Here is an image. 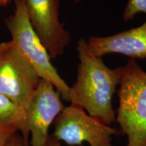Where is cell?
Returning <instances> with one entry per match:
<instances>
[{"mask_svg":"<svg viewBox=\"0 0 146 146\" xmlns=\"http://www.w3.org/2000/svg\"><path fill=\"white\" fill-rule=\"evenodd\" d=\"M76 50L80 63L76 81L70 87V102L110 125L116 121L112 98L120 83L121 67H108L102 58L91 53L84 38L78 41Z\"/></svg>","mask_w":146,"mask_h":146,"instance_id":"6da1fadb","label":"cell"},{"mask_svg":"<svg viewBox=\"0 0 146 146\" xmlns=\"http://www.w3.org/2000/svg\"><path fill=\"white\" fill-rule=\"evenodd\" d=\"M116 121L125 135V146H146V72L131 59L121 67Z\"/></svg>","mask_w":146,"mask_h":146,"instance_id":"7a4b0ae2","label":"cell"},{"mask_svg":"<svg viewBox=\"0 0 146 146\" xmlns=\"http://www.w3.org/2000/svg\"><path fill=\"white\" fill-rule=\"evenodd\" d=\"M13 14L5 19L12 41L25 56L40 79L50 82L63 100L70 102V87L52 64L48 51L31 26L23 0H14Z\"/></svg>","mask_w":146,"mask_h":146,"instance_id":"3957f363","label":"cell"},{"mask_svg":"<svg viewBox=\"0 0 146 146\" xmlns=\"http://www.w3.org/2000/svg\"><path fill=\"white\" fill-rule=\"evenodd\" d=\"M117 130L87 114L81 108L70 104L65 106L54 123L52 136L69 145L114 146L113 135Z\"/></svg>","mask_w":146,"mask_h":146,"instance_id":"277c9868","label":"cell"},{"mask_svg":"<svg viewBox=\"0 0 146 146\" xmlns=\"http://www.w3.org/2000/svg\"><path fill=\"white\" fill-rule=\"evenodd\" d=\"M39 81L12 40L0 43V94L24 108Z\"/></svg>","mask_w":146,"mask_h":146,"instance_id":"5b68a950","label":"cell"},{"mask_svg":"<svg viewBox=\"0 0 146 146\" xmlns=\"http://www.w3.org/2000/svg\"><path fill=\"white\" fill-rule=\"evenodd\" d=\"M65 108L60 93L50 82L40 79L24 110L27 137L31 146H46L49 130Z\"/></svg>","mask_w":146,"mask_h":146,"instance_id":"8992f818","label":"cell"},{"mask_svg":"<svg viewBox=\"0 0 146 146\" xmlns=\"http://www.w3.org/2000/svg\"><path fill=\"white\" fill-rule=\"evenodd\" d=\"M31 26L52 59L62 55L71 35L59 18L60 0H23Z\"/></svg>","mask_w":146,"mask_h":146,"instance_id":"52a82bcc","label":"cell"},{"mask_svg":"<svg viewBox=\"0 0 146 146\" xmlns=\"http://www.w3.org/2000/svg\"><path fill=\"white\" fill-rule=\"evenodd\" d=\"M91 53L102 58L120 54L135 60L146 58V21L141 26L107 36H92L87 41Z\"/></svg>","mask_w":146,"mask_h":146,"instance_id":"ba28073f","label":"cell"},{"mask_svg":"<svg viewBox=\"0 0 146 146\" xmlns=\"http://www.w3.org/2000/svg\"><path fill=\"white\" fill-rule=\"evenodd\" d=\"M21 133L27 145L25 110L0 94V146L5 145L12 137Z\"/></svg>","mask_w":146,"mask_h":146,"instance_id":"9c48e42d","label":"cell"},{"mask_svg":"<svg viewBox=\"0 0 146 146\" xmlns=\"http://www.w3.org/2000/svg\"><path fill=\"white\" fill-rule=\"evenodd\" d=\"M141 12L146 14V0H129L124 11L123 19L130 21Z\"/></svg>","mask_w":146,"mask_h":146,"instance_id":"30bf717a","label":"cell"},{"mask_svg":"<svg viewBox=\"0 0 146 146\" xmlns=\"http://www.w3.org/2000/svg\"><path fill=\"white\" fill-rule=\"evenodd\" d=\"M4 146H29L24 141L21 133H17Z\"/></svg>","mask_w":146,"mask_h":146,"instance_id":"8fae6325","label":"cell"},{"mask_svg":"<svg viewBox=\"0 0 146 146\" xmlns=\"http://www.w3.org/2000/svg\"><path fill=\"white\" fill-rule=\"evenodd\" d=\"M46 146H62L61 145V142L58 141L57 139L53 137L52 135H50L48 141H47Z\"/></svg>","mask_w":146,"mask_h":146,"instance_id":"7c38bea8","label":"cell"},{"mask_svg":"<svg viewBox=\"0 0 146 146\" xmlns=\"http://www.w3.org/2000/svg\"><path fill=\"white\" fill-rule=\"evenodd\" d=\"M12 1H14V0H0V8L7 6Z\"/></svg>","mask_w":146,"mask_h":146,"instance_id":"4fadbf2b","label":"cell"},{"mask_svg":"<svg viewBox=\"0 0 146 146\" xmlns=\"http://www.w3.org/2000/svg\"><path fill=\"white\" fill-rule=\"evenodd\" d=\"M81 1V0H73V2H74V3H79Z\"/></svg>","mask_w":146,"mask_h":146,"instance_id":"5bb4252c","label":"cell"}]
</instances>
